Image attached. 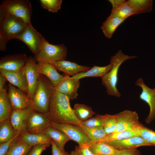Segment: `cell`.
I'll return each instance as SVG.
<instances>
[{
  "label": "cell",
  "mask_w": 155,
  "mask_h": 155,
  "mask_svg": "<svg viewBox=\"0 0 155 155\" xmlns=\"http://www.w3.org/2000/svg\"><path fill=\"white\" fill-rule=\"evenodd\" d=\"M80 85V80L65 75L54 88L57 92L67 96L70 99L73 100L77 99L78 95L77 92Z\"/></svg>",
  "instance_id": "obj_16"
},
{
  "label": "cell",
  "mask_w": 155,
  "mask_h": 155,
  "mask_svg": "<svg viewBox=\"0 0 155 155\" xmlns=\"http://www.w3.org/2000/svg\"><path fill=\"white\" fill-rule=\"evenodd\" d=\"M16 39L24 43L35 55L38 52L45 38L31 24L28 26Z\"/></svg>",
  "instance_id": "obj_10"
},
{
  "label": "cell",
  "mask_w": 155,
  "mask_h": 155,
  "mask_svg": "<svg viewBox=\"0 0 155 155\" xmlns=\"http://www.w3.org/2000/svg\"><path fill=\"white\" fill-rule=\"evenodd\" d=\"M41 6L49 11L57 13L61 8L62 0H40Z\"/></svg>",
  "instance_id": "obj_36"
},
{
  "label": "cell",
  "mask_w": 155,
  "mask_h": 155,
  "mask_svg": "<svg viewBox=\"0 0 155 155\" xmlns=\"http://www.w3.org/2000/svg\"><path fill=\"white\" fill-rule=\"evenodd\" d=\"M73 110L75 117L81 122L90 118L96 114L90 107L82 104H75Z\"/></svg>",
  "instance_id": "obj_29"
},
{
  "label": "cell",
  "mask_w": 155,
  "mask_h": 155,
  "mask_svg": "<svg viewBox=\"0 0 155 155\" xmlns=\"http://www.w3.org/2000/svg\"><path fill=\"white\" fill-rule=\"evenodd\" d=\"M88 147L96 155H117L119 151L106 143L98 142H91Z\"/></svg>",
  "instance_id": "obj_24"
},
{
  "label": "cell",
  "mask_w": 155,
  "mask_h": 155,
  "mask_svg": "<svg viewBox=\"0 0 155 155\" xmlns=\"http://www.w3.org/2000/svg\"><path fill=\"white\" fill-rule=\"evenodd\" d=\"M51 126L65 133L70 139L79 145H89L91 141L83 129L79 126L65 123L57 124L51 123Z\"/></svg>",
  "instance_id": "obj_7"
},
{
  "label": "cell",
  "mask_w": 155,
  "mask_h": 155,
  "mask_svg": "<svg viewBox=\"0 0 155 155\" xmlns=\"http://www.w3.org/2000/svg\"><path fill=\"white\" fill-rule=\"evenodd\" d=\"M32 11V5L28 0H5L0 6V21L6 15L10 14L22 20L29 26L31 25Z\"/></svg>",
  "instance_id": "obj_3"
},
{
  "label": "cell",
  "mask_w": 155,
  "mask_h": 155,
  "mask_svg": "<svg viewBox=\"0 0 155 155\" xmlns=\"http://www.w3.org/2000/svg\"><path fill=\"white\" fill-rule=\"evenodd\" d=\"M29 57L25 54L6 55L0 60V70L19 71L25 66Z\"/></svg>",
  "instance_id": "obj_15"
},
{
  "label": "cell",
  "mask_w": 155,
  "mask_h": 155,
  "mask_svg": "<svg viewBox=\"0 0 155 155\" xmlns=\"http://www.w3.org/2000/svg\"><path fill=\"white\" fill-rule=\"evenodd\" d=\"M135 135H136L134 131L129 130H125L115 132L108 135L104 138L98 142L106 143L112 141L127 138Z\"/></svg>",
  "instance_id": "obj_33"
},
{
  "label": "cell",
  "mask_w": 155,
  "mask_h": 155,
  "mask_svg": "<svg viewBox=\"0 0 155 155\" xmlns=\"http://www.w3.org/2000/svg\"><path fill=\"white\" fill-rule=\"evenodd\" d=\"M19 136L12 143L5 155H27L31 149L32 147L25 143Z\"/></svg>",
  "instance_id": "obj_28"
},
{
  "label": "cell",
  "mask_w": 155,
  "mask_h": 155,
  "mask_svg": "<svg viewBox=\"0 0 155 155\" xmlns=\"http://www.w3.org/2000/svg\"><path fill=\"white\" fill-rule=\"evenodd\" d=\"M104 124V120L102 115L97 114L93 117L81 122L80 125L88 127H103Z\"/></svg>",
  "instance_id": "obj_37"
},
{
  "label": "cell",
  "mask_w": 155,
  "mask_h": 155,
  "mask_svg": "<svg viewBox=\"0 0 155 155\" xmlns=\"http://www.w3.org/2000/svg\"><path fill=\"white\" fill-rule=\"evenodd\" d=\"M51 126V122L46 114L34 110L29 118L26 131L32 134L42 133Z\"/></svg>",
  "instance_id": "obj_12"
},
{
  "label": "cell",
  "mask_w": 155,
  "mask_h": 155,
  "mask_svg": "<svg viewBox=\"0 0 155 155\" xmlns=\"http://www.w3.org/2000/svg\"><path fill=\"white\" fill-rule=\"evenodd\" d=\"M112 66L113 64L111 63L103 67L95 65L88 71L78 73L72 77L75 80H78L81 78L88 77L102 78L111 69Z\"/></svg>",
  "instance_id": "obj_23"
},
{
  "label": "cell",
  "mask_w": 155,
  "mask_h": 155,
  "mask_svg": "<svg viewBox=\"0 0 155 155\" xmlns=\"http://www.w3.org/2000/svg\"><path fill=\"white\" fill-rule=\"evenodd\" d=\"M88 145H78L75 147L74 150L70 152L69 155H96L90 150Z\"/></svg>",
  "instance_id": "obj_38"
},
{
  "label": "cell",
  "mask_w": 155,
  "mask_h": 155,
  "mask_svg": "<svg viewBox=\"0 0 155 155\" xmlns=\"http://www.w3.org/2000/svg\"><path fill=\"white\" fill-rule=\"evenodd\" d=\"M117 155H140V154L136 148H132L119 150Z\"/></svg>",
  "instance_id": "obj_41"
},
{
  "label": "cell",
  "mask_w": 155,
  "mask_h": 155,
  "mask_svg": "<svg viewBox=\"0 0 155 155\" xmlns=\"http://www.w3.org/2000/svg\"><path fill=\"white\" fill-rule=\"evenodd\" d=\"M115 115L117 120L115 132L127 130L134 131L143 126L139 122L138 115L135 111L125 110Z\"/></svg>",
  "instance_id": "obj_8"
},
{
  "label": "cell",
  "mask_w": 155,
  "mask_h": 155,
  "mask_svg": "<svg viewBox=\"0 0 155 155\" xmlns=\"http://www.w3.org/2000/svg\"><path fill=\"white\" fill-rule=\"evenodd\" d=\"M8 40L1 34L0 33V51H4L6 50Z\"/></svg>",
  "instance_id": "obj_44"
},
{
  "label": "cell",
  "mask_w": 155,
  "mask_h": 155,
  "mask_svg": "<svg viewBox=\"0 0 155 155\" xmlns=\"http://www.w3.org/2000/svg\"><path fill=\"white\" fill-rule=\"evenodd\" d=\"M20 135H18L9 140L0 143V155H5L12 143Z\"/></svg>",
  "instance_id": "obj_40"
},
{
  "label": "cell",
  "mask_w": 155,
  "mask_h": 155,
  "mask_svg": "<svg viewBox=\"0 0 155 155\" xmlns=\"http://www.w3.org/2000/svg\"><path fill=\"white\" fill-rule=\"evenodd\" d=\"M56 69L68 76L74 75L81 72H86L92 67L79 65L69 61L61 60L50 63Z\"/></svg>",
  "instance_id": "obj_18"
},
{
  "label": "cell",
  "mask_w": 155,
  "mask_h": 155,
  "mask_svg": "<svg viewBox=\"0 0 155 155\" xmlns=\"http://www.w3.org/2000/svg\"><path fill=\"white\" fill-rule=\"evenodd\" d=\"M37 64L34 57L30 56L23 69L27 83V94L32 100L37 87L40 75L37 70Z\"/></svg>",
  "instance_id": "obj_9"
},
{
  "label": "cell",
  "mask_w": 155,
  "mask_h": 155,
  "mask_svg": "<svg viewBox=\"0 0 155 155\" xmlns=\"http://www.w3.org/2000/svg\"><path fill=\"white\" fill-rule=\"evenodd\" d=\"M52 155H69V153L65 150L62 151L58 148L52 140L51 144Z\"/></svg>",
  "instance_id": "obj_42"
},
{
  "label": "cell",
  "mask_w": 155,
  "mask_h": 155,
  "mask_svg": "<svg viewBox=\"0 0 155 155\" xmlns=\"http://www.w3.org/2000/svg\"><path fill=\"white\" fill-rule=\"evenodd\" d=\"M106 143L119 150L136 148L143 146H152L141 137L137 135L120 140L111 141Z\"/></svg>",
  "instance_id": "obj_17"
},
{
  "label": "cell",
  "mask_w": 155,
  "mask_h": 155,
  "mask_svg": "<svg viewBox=\"0 0 155 155\" xmlns=\"http://www.w3.org/2000/svg\"><path fill=\"white\" fill-rule=\"evenodd\" d=\"M69 98L54 88L47 115L51 123H69L79 125L81 122L75 117L70 105Z\"/></svg>",
  "instance_id": "obj_1"
},
{
  "label": "cell",
  "mask_w": 155,
  "mask_h": 155,
  "mask_svg": "<svg viewBox=\"0 0 155 155\" xmlns=\"http://www.w3.org/2000/svg\"><path fill=\"white\" fill-rule=\"evenodd\" d=\"M34 110L32 105L22 109H12L9 117L11 124L14 130L21 134L26 132L29 118Z\"/></svg>",
  "instance_id": "obj_14"
},
{
  "label": "cell",
  "mask_w": 155,
  "mask_h": 155,
  "mask_svg": "<svg viewBox=\"0 0 155 155\" xmlns=\"http://www.w3.org/2000/svg\"><path fill=\"white\" fill-rule=\"evenodd\" d=\"M0 72L9 83L27 94V83L23 69L19 71L0 70Z\"/></svg>",
  "instance_id": "obj_19"
},
{
  "label": "cell",
  "mask_w": 155,
  "mask_h": 155,
  "mask_svg": "<svg viewBox=\"0 0 155 155\" xmlns=\"http://www.w3.org/2000/svg\"><path fill=\"white\" fill-rule=\"evenodd\" d=\"M20 135L13 129L9 119L0 121V143L9 140Z\"/></svg>",
  "instance_id": "obj_27"
},
{
  "label": "cell",
  "mask_w": 155,
  "mask_h": 155,
  "mask_svg": "<svg viewBox=\"0 0 155 155\" xmlns=\"http://www.w3.org/2000/svg\"><path fill=\"white\" fill-rule=\"evenodd\" d=\"M19 137L25 143L31 147L40 144H51L52 141L51 137L44 133L32 134L26 131L21 134Z\"/></svg>",
  "instance_id": "obj_21"
},
{
  "label": "cell",
  "mask_w": 155,
  "mask_h": 155,
  "mask_svg": "<svg viewBox=\"0 0 155 155\" xmlns=\"http://www.w3.org/2000/svg\"><path fill=\"white\" fill-rule=\"evenodd\" d=\"M44 133L51 137L57 147L62 151L65 150L64 148L65 144L70 140L65 133L52 126L47 128Z\"/></svg>",
  "instance_id": "obj_22"
},
{
  "label": "cell",
  "mask_w": 155,
  "mask_h": 155,
  "mask_svg": "<svg viewBox=\"0 0 155 155\" xmlns=\"http://www.w3.org/2000/svg\"><path fill=\"white\" fill-rule=\"evenodd\" d=\"M7 81L6 78L1 73H0V92H1L7 87L6 82Z\"/></svg>",
  "instance_id": "obj_45"
},
{
  "label": "cell",
  "mask_w": 155,
  "mask_h": 155,
  "mask_svg": "<svg viewBox=\"0 0 155 155\" xmlns=\"http://www.w3.org/2000/svg\"><path fill=\"white\" fill-rule=\"evenodd\" d=\"M67 52V48L64 44H51L45 39L34 57L37 63H50L66 60Z\"/></svg>",
  "instance_id": "obj_5"
},
{
  "label": "cell",
  "mask_w": 155,
  "mask_h": 155,
  "mask_svg": "<svg viewBox=\"0 0 155 155\" xmlns=\"http://www.w3.org/2000/svg\"><path fill=\"white\" fill-rule=\"evenodd\" d=\"M135 84L142 88L140 99L146 103L149 106V113L145 120L146 123L149 124L155 119V88L152 89L148 87L142 77L137 80Z\"/></svg>",
  "instance_id": "obj_11"
},
{
  "label": "cell",
  "mask_w": 155,
  "mask_h": 155,
  "mask_svg": "<svg viewBox=\"0 0 155 155\" xmlns=\"http://www.w3.org/2000/svg\"><path fill=\"white\" fill-rule=\"evenodd\" d=\"M7 89L0 92V121L9 119L12 110Z\"/></svg>",
  "instance_id": "obj_26"
},
{
  "label": "cell",
  "mask_w": 155,
  "mask_h": 155,
  "mask_svg": "<svg viewBox=\"0 0 155 155\" xmlns=\"http://www.w3.org/2000/svg\"><path fill=\"white\" fill-rule=\"evenodd\" d=\"M136 135L140 136L146 141L155 146V131L144 125L136 129L134 131Z\"/></svg>",
  "instance_id": "obj_34"
},
{
  "label": "cell",
  "mask_w": 155,
  "mask_h": 155,
  "mask_svg": "<svg viewBox=\"0 0 155 155\" xmlns=\"http://www.w3.org/2000/svg\"><path fill=\"white\" fill-rule=\"evenodd\" d=\"M79 126L85 132L91 142H98L107 135L103 127H88L80 125Z\"/></svg>",
  "instance_id": "obj_31"
},
{
  "label": "cell",
  "mask_w": 155,
  "mask_h": 155,
  "mask_svg": "<svg viewBox=\"0 0 155 155\" xmlns=\"http://www.w3.org/2000/svg\"><path fill=\"white\" fill-rule=\"evenodd\" d=\"M125 20L118 17L108 16L101 27L105 36L108 38H111L116 29Z\"/></svg>",
  "instance_id": "obj_25"
},
{
  "label": "cell",
  "mask_w": 155,
  "mask_h": 155,
  "mask_svg": "<svg viewBox=\"0 0 155 155\" xmlns=\"http://www.w3.org/2000/svg\"><path fill=\"white\" fill-rule=\"evenodd\" d=\"M136 14V13L128 1H126L119 8L111 11L109 16L116 17L126 19L130 16Z\"/></svg>",
  "instance_id": "obj_30"
},
{
  "label": "cell",
  "mask_w": 155,
  "mask_h": 155,
  "mask_svg": "<svg viewBox=\"0 0 155 155\" xmlns=\"http://www.w3.org/2000/svg\"><path fill=\"white\" fill-rule=\"evenodd\" d=\"M53 89L54 86L50 80L44 75H40L32 99L35 111L45 114L48 113Z\"/></svg>",
  "instance_id": "obj_4"
},
{
  "label": "cell",
  "mask_w": 155,
  "mask_h": 155,
  "mask_svg": "<svg viewBox=\"0 0 155 155\" xmlns=\"http://www.w3.org/2000/svg\"><path fill=\"white\" fill-rule=\"evenodd\" d=\"M8 96L12 109H22L32 105V100L26 93L11 84H8Z\"/></svg>",
  "instance_id": "obj_13"
},
{
  "label": "cell",
  "mask_w": 155,
  "mask_h": 155,
  "mask_svg": "<svg viewBox=\"0 0 155 155\" xmlns=\"http://www.w3.org/2000/svg\"><path fill=\"white\" fill-rule=\"evenodd\" d=\"M102 115L104 122L103 128L107 135L115 132L117 124L115 115Z\"/></svg>",
  "instance_id": "obj_35"
},
{
  "label": "cell",
  "mask_w": 155,
  "mask_h": 155,
  "mask_svg": "<svg viewBox=\"0 0 155 155\" xmlns=\"http://www.w3.org/2000/svg\"><path fill=\"white\" fill-rule=\"evenodd\" d=\"M136 56H129L124 54L120 50L111 57L110 63L113 64L111 69L102 78V84L106 88L107 94L117 97L121 94L117 88L118 81V72L121 64L126 60L135 58Z\"/></svg>",
  "instance_id": "obj_2"
},
{
  "label": "cell",
  "mask_w": 155,
  "mask_h": 155,
  "mask_svg": "<svg viewBox=\"0 0 155 155\" xmlns=\"http://www.w3.org/2000/svg\"><path fill=\"white\" fill-rule=\"evenodd\" d=\"M112 5V8L111 11L115 10L119 8L126 1L125 0H109Z\"/></svg>",
  "instance_id": "obj_43"
},
{
  "label": "cell",
  "mask_w": 155,
  "mask_h": 155,
  "mask_svg": "<svg viewBox=\"0 0 155 155\" xmlns=\"http://www.w3.org/2000/svg\"><path fill=\"white\" fill-rule=\"evenodd\" d=\"M22 20L10 14L6 15L0 21V33L8 40L16 39L21 34L28 26Z\"/></svg>",
  "instance_id": "obj_6"
},
{
  "label": "cell",
  "mask_w": 155,
  "mask_h": 155,
  "mask_svg": "<svg viewBox=\"0 0 155 155\" xmlns=\"http://www.w3.org/2000/svg\"><path fill=\"white\" fill-rule=\"evenodd\" d=\"M136 14L150 12L152 9V0H129Z\"/></svg>",
  "instance_id": "obj_32"
},
{
  "label": "cell",
  "mask_w": 155,
  "mask_h": 155,
  "mask_svg": "<svg viewBox=\"0 0 155 155\" xmlns=\"http://www.w3.org/2000/svg\"><path fill=\"white\" fill-rule=\"evenodd\" d=\"M51 145L49 144H43L34 145L27 155H40L42 152Z\"/></svg>",
  "instance_id": "obj_39"
},
{
  "label": "cell",
  "mask_w": 155,
  "mask_h": 155,
  "mask_svg": "<svg viewBox=\"0 0 155 155\" xmlns=\"http://www.w3.org/2000/svg\"><path fill=\"white\" fill-rule=\"evenodd\" d=\"M37 69L40 75L45 76L51 81L54 86H56L63 78L52 64L48 63H37Z\"/></svg>",
  "instance_id": "obj_20"
}]
</instances>
